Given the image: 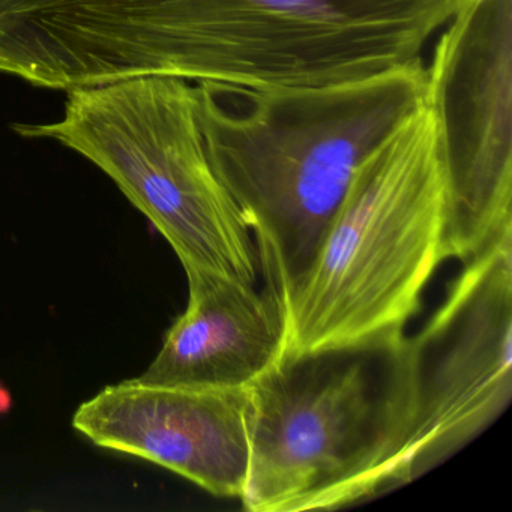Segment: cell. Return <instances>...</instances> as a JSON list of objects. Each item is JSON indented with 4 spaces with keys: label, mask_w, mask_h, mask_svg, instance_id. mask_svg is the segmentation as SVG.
Masks as SVG:
<instances>
[{
    "label": "cell",
    "mask_w": 512,
    "mask_h": 512,
    "mask_svg": "<svg viewBox=\"0 0 512 512\" xmlns=\"http://www.w3.org/2000/svg\"><path fill=\"white\" fill-rule=\"evenodd\" d=\"M467 0H13L32 82L140 77L251 89L358 82L421 61Z\"/></svg>",
    "instance_id": "obj_1"
},
{
    "label": "cell",
    "mask_w": 512,
    "mask_h": 512,
    "mask_svg": "<svg viewBox=\"0 0 512 512\" xmlns=\"http://www.w3.org/2000/svg\"><path fill=\"white\" fill-rule=\"evenodd\" d=\"M196 85L209 160L286 301L362 163L425 103L421 61L341 85Z\"/></svg>",
    "instance_id": "obj_2"
},
{
    "label": "cell",
    "mask_w": 512,
    "mask_h": 512,
    "mask_svg": "<svg viewBox=\"0 0 512 512\" xmlns=\"http://www.w3.org/2000/svg\"><path fill=\"white\" fill-rule=\"evenodd\" d=\"M446 227L448 179L424 103L356 170L283 302V361L394 349L446 262Z\"/></svg>",
    "instance_id": "obj_3"
},
{
    "label": "cell",
    "mask_w": 512,
    "mask_h": 512,
    "mask_svg": "<svg viewBox=\"0 0 512 512\" xmlns=\"http://www.w3.org/2000/svg\"><path fill=\"white\" fill-rule=\"evenodd\" d=\"M370 436L322 511L410 484L481 436L512 397V238L463 263L427 322L383 353Z\"/></svg>",
    "instance_id": "obj_4"
},
{
    "label": "cell",
    "mask_w": 512,
    "mask_h": 512,
    "mask_svg": "<svg viewBox=\"0 0 512 512\" xmlns=\"http://www.w3.org/2000/svg\"><path fill=\"white\" fill-rule=\"evenodd\" d=\"M13 130L59 143L106 173L169 242L185 274L256 286L253 233L209 160L193 82L140 77L73 89L61 119Z\"/></svg>",
    "instance_id": "obj_5"
},
{
    "label": "cell",
    "mask_w": 512,
    "mask_h": 512,
    "mask_svg": "<svg viewBox=\"0 0 512 512\" xmlns=\"http://www.w3.org/2000/svg\"><path fill=\"white\" fill-rule=\"evenodd\" d=\"M427 70L446 179V260L512 238V0H467Z\"/></svg>",
    "instance_id": "obj_6"
},
{
    "label": "cell",
    "mask_w": 512,
    "mask_h": 512,
    "mask_svg": "<svg viewBox=\"0 0 512 512\" xmlns=\"http://www.w3.org/2000/svg\"><path fill=\"white\" fill-rule=\"evenodd\" d=\"M376 395L362 353L283 361L253 383L244 508L322 511L367 443Z\"/></svg>",
    "instance_id": "obj_7"
},
{
    "label": "cell",
    "mask_w": 512,
    "mask_h": 512,
    "mask_svg": "<svg viewBox=\"0 0 512 512\" xmlns=\"http://www.w3.org/2000/svg\"><path fill=\"white\" fill-rule=\"evenodd\" d=\"M73 427L100 448L151 461L214 496L244 493L250 388H185L136 377L80 404Z\"/></svg>",
    "instance_id": "obj_8"
},
{
    "label": "cell",
    "mask_w": 512,
    "mask_h": 512,
    "mask_svg": "<svg viewBox=\"0 0 512 512\" xmlns=\"http://www.w3.org/2000/svg\"><path fill=\"white\" fill-rule=\"evenodd\" d=\"M187 280V308L142 379L185 388H250L283 362L287 322L277 293L214 272H187Z\"/></svg>",
    "instance_id": "obj_9"
}]
</instances>
